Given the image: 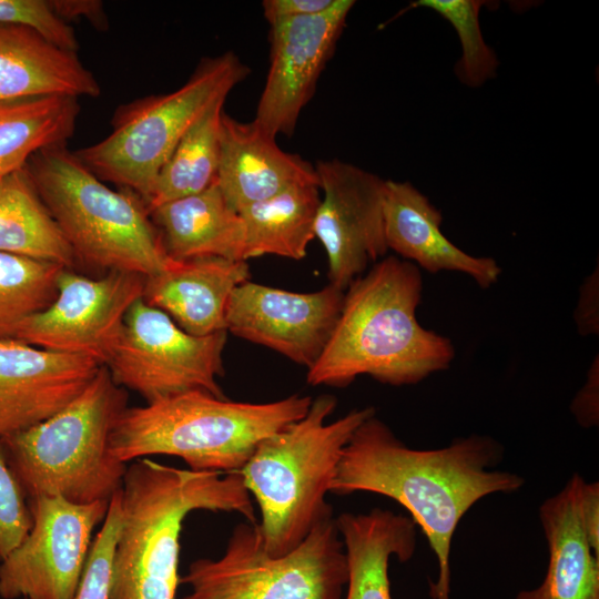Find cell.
I'll return each mask as SVG.
<instances>
[{
  "label": "cell",
  "instance_id": "22",
  "mask_svg": "<svg viewBox=\"0 0 599 599\" xmlns=\"http://www.w3.org/2000/svg\"><path fill=\"white\" fill-rule=\"evenodd\" d=\"M347 560L345 599H392L388 564L392 556L408 561L417 545L416 524L388 509L342 512L335 517Z\"/></svg>",
  "mask_w": 599,
  "mask_h": 599
},
{
  "label": "cell",
  "instance_id": "4",
  "mask_svg": "<svg viewBox=\"0 0 599 599\" xmlns=\"http://www.w3.org/2000/svg\"><path fill=\"white\" fill-rule=\"evenodd\" d=\"M336 406L334 395L317 396L302 418L263 439L238 470L257 504V526L271 556L294 550L314 527L334 517L326 494L344 448L375 414L368 406L328 423Z\"/></svg>",
  "mask_w": 599,
  "mask_h": 599
},
{
  "label": "cell",
  "instance_id": "30",
  "mask_svg": "<svg viewBox=\"0 0 599 599\" xmlns=\"http://www.w3.org/2000/svg\"><path fill=\"white\" fill-rule=\"evenodd\" d=\"M121 521L120 489L109 501L102 528L92 541L78 589L72 599H109L112 561Z\"/></svg>",
  "mask_w": 599,
  "mask_h": 599
},
{
  "label": "cell",
  "instance_id": "26",
  "mask_svg": "<svg viewBox=\"0 0 599 599\" xmlns=\"http://www.w3.org/2000/svg\"><path fill=\"white\" fill-rule=\"evenodd\" d=\"M0 252L67 268L77 261L24 169L0 183Z\"/></svg>",
  "mask_w": 599,
  "mask_h": 599
},
{
  "label": "cell",
  "instance_id": "11",
  "mask_svg": "<svg viewBox=\"0 0 599 599\" xmlns=\"http://www.w3.org/2000/svg\"><path fill=\"white\" fill-rule=\"evenodd\" d=\"M109 501L74 504L61 497L29 500L32 526L20 545L0 561V597L72 599L93 530L103 522Z\"/></svg>",
  "mask_w": 599,
  "mask_h": 599
},
{
  "label": "cell",
  "instance_id": "2",
  "mask_svg": "<svg viewBox=\"0 0 599 599\" xmlns=\"http://www.w3.org/2000/svg\"><path fill=\"white\" fill-rule=\"evenodd\" d=\"M422 292L420 268L412 262L389 255L373 264L345 290L335 328L307 369V383L344 388L367 375L405 386L448 369L455 346L419 323Z\"/></svg>",
  "mask_w": 599,
  "mask_h": 599
},
{
  "label": "cell",
  "instance_id": "29",
  "mask_svg": "<svg viewBox=\"0 0 599 599\" xmlns=\"http://www.w3.org/2000/svg\"><path fill=\"white\" fill-rule=\"evenodd\" d=\"M486 3L480 0H418L402 11L429 9L451 24L461 44V55L454 71L463 84L471 88L494 78L499 65L495 51L486 43L480 29L479 13Z\"/></svg>",
  "mask_w": 599,
  "mask_h": 599
},
{
  "label": "cell",
  "instance_id": "14",
  "mask_svg": "<svg viewBox=\"0 0 599 599\" xmlns=\"http://www.w3.org/2000/svg\"><path fill=\"white\" fill-rule=\"evenodd\" d=\"M354 4L335 0L323 13L270 23V69L253 120L263 132L293 134Z\"/></svg>",
  "mask_w": 599,
  "mask_h": 599
},
{
  "label": "cell",
  "instance_id": "34",
  "mask_svg": "<svg viewBox=\"0 0 599 599\" xmlns=\"http://www.w3.org/2000/svg\"><path fill=\"white\" fill-rule=\"evenodd\" d=\"M570 410L578 424L590 428L599 422V358H593L582 387L573 397Z\"/></svg>",
  "mask_w": 599,
  "mask_h": 599
},
{
  "label": "cell",
  "instance_id": "15",
  "mask_svg": "<svg viewBox=\"0 0 599 599\" xmlns=\"http://www.w3.org/2000/svg\"><path fill=\"white\" fill-rule=\"evenodd\" d=\"M344 292L328 284L319 291L296 293L246 281L229 300L226 332L308 369L335 328Z\"/></svg>",
  "mask_w": 599,
  "mask_h": 599
},
{
  "label": "cell",
  "instance_id": "25",
  "mask_svg": "<svg viewBox=\"0 0 599 599\" xmlns=\"http://www.w3.org/2000/svg\"><path fill=\"white\" fill-rule=\"evenodd\" d=\"M79 113L78 99L67 95L0 101V179L23 170L37 152L67 144Z\"/></svg>",
  "mask_w": 599,
  "mask_h": 599
},
{
  "label": "cell",
  "instance_id": "37",
  "mask_svg": "<svg viewBox=\"0 0 599 599\" xmlns=\"http://www.w3.org/2000/svg\"><path fill=\"white\" fill-rule=\"evenodd\" d=\"M581 522L592 551L599 556V484L585 481L580 497Z\"/></svg>",
  "mask_w": 599,
  "mask_h": 599
},
{
  "label": "cell",
  "instance_id": "17",
  "mask_svg": "<svg viewBox=\"0 0 599 599\" xmlns=\"http://www.w3.org/2000/svg\"><path fill=\"white\" fill-rule=\"evenodd\" d=\"M441 212L410 182L387 180L384 233L388 251L432 274L459 272L481 288L498 282L501 267L491 257L474 256L441 232Z\"/></svg>",
  "mask_w": 599,
  "mask_h": 599
},
{
  "label": "cell",
  "instance_id": "23",
  "mask_svg": "<svg viewBox=\"0 0 599 599\" xmlns=\"http://www.w3.org/2000/svg\"><path fill=\"white\" fill-rule=\"evenodd\" d=\"M150 215L173 260L245 261L243 220L227 204L215 181L200 193L158 206Z\"/></svg>",
  "mask_w": 599,
  "mask_h": 599
},
{
  "label": "cell",
  "instance_id": "24",
  "mask_svg": "<svg viewBox=\"0 0 599 599\" xmlns=\"http://www.w3.org/2000/svg\"><path fill=\"white\" fill-rule=\"evenodd\" d=\"M318 184L291 186L238 212L245 227L244 260L277 255L301 260L315 237Z\"/></svg>",
  "mask_w": 599,
  "mask_h": 599
},
{
  "label": "cell",
  "instance_id": "16",
  "mask_svg": "<svg viewBox=\"0 0 599 599\" xmlns=\"http://www.w3.org/2000/svg\"><path fill=\"white\" fill-rule=\"evenodd\" d=\"M101 366L88 356L0 339V437L58 413L83 392Z\"/></svg>",
  "mask_w": 599,
  "mask_h": 599
},
{
  "label": "cell",
  "instance_id": "27",
  "mask_svg": "<svg viewBox=\"0 0 599 599\" xmlns=\"http://www.w3.org/2000/svg\"><path fill=\"white\" fill-rule=\"evenodd\" d=\"M225 100H217L180 140L145 202L149 212L167 202L200 193L214 183Z\"/></svg>",
  "mask_w": 599,
  "mask_h": 599
},
{
  "label": "cell",
  "instance_id": "3",
  "mask_svg": "<svg viewBox=\"0 0 599 599\" xmlns=\"http://www.w3.org/2000/svg\"><path fill=\"white\" fill-rule=\"evenodd\" d=\"M109 599H175L180 536L194 510L236 512L256 522L238 471L181 469L141 458L126 467Z\"/></svg>",
  "mask_w": 599,
  "mask_h": 599
},
{
  "label": "cell",
  "instance_id": "32",
  "mask_svg": "<svg viewBox=\"0 0 599 599\" xmlns=\"http://www.w3.org/2000/svg\"><path fill=\"white\" fill-rule=\"evenodd\" d=\"M31 526L29 500L8 465L0 443V561L20 545Z\"/></svg>",
  "mask_w": 599,
  "mask_h": 599
},
{
  "label": "cell",
  "instance_id": "33",
  "mask_svg": "<svg viewBox=\"0 0 599 599\" xmlns=\"http://www.w3.org/2000/svg\"><path fill=\"white\" fill-rule=\"evenodd\" d=\"M573 319L579 335L599 333V270L596 268L583 280L579 288Z\"/></svg>",
  "mask_w": 599,
  "mask_h": 599
},
{
  "label": "cell",
  "instance_id": "9",
  "mask_svg": "<svg viewBox=\"0 0 599 599\" xmlns=\"http://www.w3.org/2000/svg\"><path fill=\"white\" fill-rule=\"evenodd\" d=\"M348 571L335 517L318 524L294 550L271 556L256 522L236 525L219 559L191 562L182 599H342Z\"/></svg>",
  "mask_w": 599,
  "mask_h": 599
},
{
  "label": "cell",
  "instance_id": "36",
  "mask_svg": "<svg viewBox=\"0 0 599 599\" xmlns=\"http://www.w3.org/2000/svg\"><path fill=\"white\" fill-rule=\"evenodd\" d=\"M335 0H264L263 14L272 23L278 20L319 14L328 10Z\"/></svg>",
  "mask_w": 599,
  "mask_h": 599
},
{
  "label": "cell",
  "instance_id": "35",
  "mask_svg": "<svg viewBox=\"0 0 599 599\" xmlns=\"http://www.w3.org/2000/svg\"><path fill=\"white\" fill-rule=\"evenodd\" d=\"M53 11L65 22L85 19L95 29L106 30L108 17L102 1L99 0H49Z\"/></svg>",
  "mask_w": 599,
  "mask_h": 599
},
{
  "label": "cell",
  "instance_id": "13",
  "mask_svg": "<svg viewBox=\"0 0 599 599\" xmlns=\"http://www.w3.org/2000/svg\"><path fill=\"white\" fill-rule=\"evenodd\" d=\"M315 171L323 192L315 237L327 256L329 284L345 291L388 252L384 233L386 180L337 159L319 161Z\"/></svg>",
  "mask_w": 599,
  "mask_h": 599
},
{
  "label": "cell",
  "instance_id": "10",
  "mask_svg": "<svg viewBox=\"0 0 599 599\" xmlns=\"http://www.w3.org/2000/svg\"><path fill=\"white\" fill-rule=\"evenodd\" d=\"M227 332L195 336L142 297L129 309L121 337L104 365L113 382L139 393L146 403L201 390L224 398L223 376Z\"/></svg>",
  "mask_w": 599,
  "mask_h": 599
},
{
  "label": "cell",
  "instance_id": "38",
  "mask_svg": "<svg viewBox=\"0 0 599 599\" xmlns=\"http://www.w3.org/2000/svg\"><path fill=\"white\" fill-rule=\"evenodd\" d=\"M2 179H0V183H1Z\"/></svg>",
  "mask_w": 599,
  "mask_h": 599
},
{
  "label": "cell",
  "instance_id": "6",
  "mask_svg": "<svg viewBox=\"0 0 599 599\" xmlns=\"http://www.w3.org/2000/svg\"><path fill=\"white\" fill-rule=\"evenodd\" d=\"M126 402L124 388L102 365L83 392L58 413L0 437L7 463L28 500L109 501L121 489L128 467L109 449L112 427Z\"/></svg>",
  "mask_w": 599,
  "mask_h": 599
},
{
  "label": "cell",
  "instance_id": "21",
  "mask_svg": "<svg viewBox=\"0 0 599 599\" xmlns=\"http://www.w3.org/2000/svg\"><path fill=\"white\" fill-rule=\"evenodd\" d=\"M100 94L99 82L77 52L59 48L30 28L0 23V101Z\"/></svg>",
  "mask_w": 599,
  "mask_h": 599
},
{
  "label": "cell",
  "instance_id": "12",
  "mask_svg": "<svg viewBox=\"0 0 599 599\" xmlns=\"http://www.w3.org/2000/svg\"><path fill=\"white\" fill-rule=\"evenodd\" d=\"M143 284L144 277L134 273L113 271L90 278L63 268L55 298L23 321L12 338L47 351L88 356L105 365L129 309L142 297Z\"/></svg>",
  "mask_w": 599,
  "mask_h": 599
},
{
  "label": "cell",
  "instance_id": "28",
  "mask_svg": "<svg viewBox=\"0 0 599 599\" xmlns=\"http://www.w3.org/2000/svg\"><path fill=\"white\" fill-rule=\"evenodd\" d=\"M67 267L0 252V339L12 338L28 317L47 308Z\"/></svg>",
  "mask_w": 599,
  "mask_h": 599
},
{
  "label": "cell",
  "instance_id": "8",
  "mask_svg": "<svg viewBox=\"0 0 599 599\" xmlns=\"http://www.w3.org/2000/svg\"><path fill=\"white\" fill-rule=\"evenodd\" d=\"M247 74L232 51L204 58L179 89L121 104L111 133L73 153L101 181L130 190L145 203L180 140Z\"/></svg>",
  "mask_w": 599,
  "mask_h": 599
},
{
  "label": "cell",
  "instance_id": "7",
  "mask_svg": "<svg viewBox=\"0 0 599 599\" xmlns=\"http://www.w3.org/2000/svg\"><path fill=\"white\" fill-rule=\"evenodd\" d=\"M24 170L77 261L143 277L171 262L144 201L110 189L65 144L37 152Z\"/></svg>",
  "mask_w": 599,
  "mask_h": 599
},
{
  "label": "cell",
  "instance_id": "1",
  "mask_svg": "<svg viewBox=\"0 0 599 599\" xmlns=\"http://www.w3.org/2000/svg\"><path fill=\"white\" fill-rule=\"evenodd\" d=\"M504 451L496 439L479 434L458 437L441 448L414 449L374 414L344 448L329 493H374L402 505L437 559L430 597L450 599V551L459 521L481 498L515 493L525 483L515 473L496 469Z\"/></svg>",
  "mask_w": 599,
  "mask_h": 599
},
{
  "label": "cell",
  "instance_id": "31",
  "mask_svg": "<svg viewBox=\"0 0 599 599\" xmlns=\"http://www.w3.org/2000/svg\"><path fill=\"white\" fill-rule=\"evenodd\" d=\"M0 23L30 28L68 51L79 49L74 29L53 11L49 0H0Z\"/></svg>",
  "mask_w": 599,
  "mask_h": 599
},
{
  "label": "cell",
  "instance_id": "19",
  "mask_svg": "<svg viewBox=\"0 0 599 599\" xmlns=\"http://www.w3.org/2000/svg\"><path fill=\"white\" fill-rule=\"evenodd\" d=\"M250 276L246 261L172 258L164 270L144 277L142 300L167 314L184 332L206 336L226 331L231 294Z\"/></svg>",
  "mask_w": 599,
  "mask_h": 599
},
{
  "label": "cell",
  "instance_id": "20",
  "mask_svg": "<svg viewBox=\"0 0 599 599\" xmlns=\"http://www.w3.org/2000/svg\"><path fill=\"white\" fill-rule=\"evenodd\" d=\"M585 481L573 474L540 505L549 552L547 572L537 588L522 590L515 599H599V556L588 542L580 516Z\"/></svg>",
  "mask_w": 599,
  "mask_h": 599
},
{
  "label": "cell",
  "instance_id": "18",
  "mask_svg": "<svg viewBox=\"0 0 599 599\" xmlns=\"http://www.w3.org/2000/svg\"><path fill=\"white\" fill-rule=\"evenodd\" d=\"M215 183L237 213L297 184H318L309 162L283 151L276 138L253 121L240 122L223 112Z\"/></svg>",
  "mask_w": 599,
  "mask_h": 599
},
{
  "label": "cell",
  "instance_id": "5",
  "mask_svg": "<svg viewBox=\"0 0 599 599\" xmlns=\"http://www.w3.org/2000/svg\"><path fill=\"white\" fill-rule=\"evenodd\" d=\"M312 400L294 394L246 403L191 390L126 407L112 427L109 449L125 464L167 455L183 459L192 470L238 471L263 439L302 418Z\"/></svg>",
  "mask_w": 599,
  "mask_h": 599
}]
</instances>
